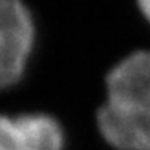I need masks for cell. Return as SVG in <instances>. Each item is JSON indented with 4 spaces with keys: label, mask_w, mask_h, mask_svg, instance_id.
Wrapping results in <instances>:
<instances>
[{
    "label": "cell",
    "mask_w": 150,
    "mask_h": 150,
    "mask_svg": "<svg viewBox=\"0 0 150 150\" xmlns=\"http://www.w3.org/2000/svg\"><path fill=\"white\" fill-rule=\"evenodd\" d=\"M139 8L141 13L145 16V19L150 23V0H144V2H139Z\"/></svg>",
    "instance_id": "277c9868"
},
{
    "label": "cell",
    "mask_w": 150,
    "mask_h": 150,
    "mask_svg": "<svg viewBox=\"0 0 150 150\" xmlns=\"http://www.w3.org/2000/svg\"><path fill=\"white\" fill-rule=\"evenodd\" d=\"M98 112L102 137L118 150H150V51H134L105 78Z\"/></svg>",
    "instance_id": "6da1fadb"
},
{
    "label": "cell",
    "mask_w": 150,
    "mask_h": 150,
    "mask_svg": "<svg viewBox=\"0 0 150 150\" xmlns=\"http://www.w3.org/2000/svg\"><path fill=\"white\" fill-rule=\"evenodd\" d=\"M35 42L34 18L24 3L0 0V90L23 78Z\"/></svg>",
    "instance_id": "7a4b0ae2"
},
{
    "label": "cell",
    "mask_w": 150,
    "mask_h": 150,
    "mask_svg": "<svg viewBox=\"0 0 150 150\" xmlns=\"http://www.w3.org/2000/svg\"><path fill=\"white\" fill-rule=\"evenodd\" d=\"M64 131L46 113L0 115V150H62Z\"/></svg>",
    "instance_id": "3957f363"
}]
</instances>
